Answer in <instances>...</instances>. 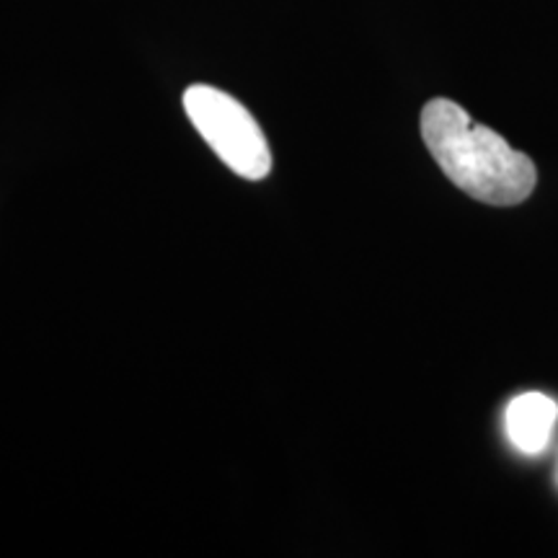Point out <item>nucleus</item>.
I'll return each instance as SVG.
<instances>
[{"mask_svg":"<svg viewBox=\"0 0 558 558\" xmlns=\"http://www.w3.org/2000/svg\"><path fill=\"white\" fill-rule=\"evenodd\" d=\"M422 140L445 177L486 205H520L538 184V169L525 153L450 99H432L422 109Z\"/></svg>","mask_w":558,"mask_h":558,"instance_id":"f257e3e1","label":"nucleus"},{"mask_svg":"<svg viewBox=\"0 0 558 558\" xmlns=\"http://www.w3.org/2000/svg\"><path fill=\"white\" fill-rule=\"evenodd\" d=\"M184 109L230 171L248 181H259L271 171V153L259 122L226 90L205 83L190 86L184 90Z\"/></svg>","mask_w":558,"mask_h":558,"instance_id":"f03ea898","label":"nucleus"},{"mask_svg":"<svg viewBox=\"0 0 558 558\" xmlns=\"http://www.w3.org/2000/svg\"><path fill=\"white\" fill-rule=\"evenodd\" d=\"M558 418L556 401L543 393H522L507 409V435L527 456L546 450Z\"/></svg>","mask_w":558,"mask_h":558,"instance_id":"7ed1b4c3","label":"nucleus"}]
</instances>
